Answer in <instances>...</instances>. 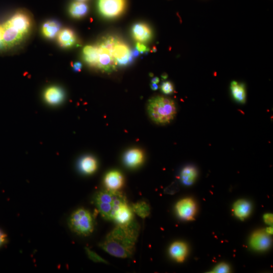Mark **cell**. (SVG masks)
Wrapping results in <instances>:
<instances>
[{"mask_svg":"<svg viewBox=\"0 0 273 273\" xmlns=\"http://www.w3.org/2000/svg\"><path fill=\"white\" fill-rule=\"evenodd\" d=\"M124 182L123 175L118 171L109 172L105 176L104 183L109 190H119L123 187Z\"/></svg>","mask_w":273,"mask_h":273,"instance_id":"13","label":"cell"},{"mask_svg":"<svg viewBox=\"0 0 273 273\" xmlns=\"http://www.w3.org/2000/svg\"><path fill=\"white\" fill-rule=\"evenodd\" d=\"M7 236L2 230H0V247L6 243Z\"/></svg>","mask_w":273,"mask_h":273,"instance_id":"29","label":"cell"},{"mask_svg":"<svg viewBox=\"0 0 273 273\" xmlns=\"http://www.w3.org/2000/svg\"><path fill=\"white\" fill-rule=\"evenodd\" d=\"M151 89L153 91H156L158 89V86L156 84L151 83L150 85Z\"/></svg>","mask_w":273,"mask_h":273,"instance_id":"36","label":"cell"},{"mask_svg":"<svg viewBox=\"0 0 273 273\" xmlns=\"http://www.w3.org/2000/svg\"><path fill=\"white\" fill-rule=\"evenodd\" d=\"M86 251L90 259L96 263H103L104 264H108V262L100 257L95 253L91 251L88 248H86Z\"/></svg>","mask_w":273,"mask_h":273,"instance_id":"26","label":"cell"},{"mask_svg":"<svg viewBox=\"0 0 273 273\" xmlns=\"http://www.w3.org/2000/svg\"><path fill=\"white\" fill-rule=\"evenodd\" d=\"M139 231L138 224L133 221L126 225H119L100 243V247L113 256L130 258L135 251Z\"/></svg>","mask_w":273,"mask_h":273,"instance_id":"1","label":"cell"},{"mask_svg":"<svg viewBox=\"0 0 273 273\" xmlns=\"http://www.w3.org/2000/svg\"><path fill=\"white\" fill-rule=\"evenodd\" d=\"M162 78L163 79H167L168 77V75L166 73H164L161 75Z\"/></svg>","mask_w":273,"mask_h":273,"instance_id":"38","label":"cell"},{"mask_svg":"<svg viewBox=\"0 0 273 273\" xmlns=\"http://www.w3.org/2000/svg\"><path fill=\"white\" fill-rule=\"evenodd\" d=\"M188 253L186 244L182 242H176L173 243L170 248L171 257L179 263L185 260Z\"/></svg>","mask_w":273,"mask_h":273,"instance_id":"17","label":"cell"},{"mask_svg":"<svg viewBox=\"0 0 273 273\" xmlns=\"http://www.w3.org/2000/svg\"><path fill=\"white\" fill-rule=\"evenodd\" d=\"M160 89L162 93L166 95H170L174 92L173 84L170 81L163 82L160 86Z\"/></svg>","mask_w":273,"mask_h":273,"instance_id":"25","label":"cell"},{"mask_svg":"<svg viewBox=\"0 0 273 273\" xmlns=\"http://www.w3.org/2000/svg\"><path fill=\"white\" fill-rule=\"evenodd\" d=\"M82 64L80 62H75L72 65V68L75 71H79L82 68Z\"/></svg>","mask_w":273,"mask_h":273,"instance_id":"32","label":"cell"},{"mask_svg":"<svg viewBox=\"0 0 273 273\" xmlns=\"http://www.w3.org/2000/svg\"><path fill=\"white\" fill-rule=\"evenodd\" d=\"M159 81H160L159 78L157 77H155L152 79L151 83L157 84L159 83Z\"/></svg>","mask_w":273,"mask_h":273,"instance_id":"35","label":"cell"},{"mask_svg":"<svg viewBox=\"0 0 273 273\" xmlns=\"http://www.w3.org/2000/svg\"><path fill=\"white\" fill-rule=\"evenodd\" d=\"M84 62L90 67L96 68L98 61V48L96 45H87L83 50Z\"/></svg>","mask_w":273,"mask_h":273,"instance_id":"18","label":"cell"},{"mask_svg":"<svg viewBox=\"0 0 273 273\" xmlns=\"http://www.w3.org/2000/svg\"><path fill=\"white\" fill-rule=\"evenodd\" d=\"M2 50V31L1 24H0V50Z\"/></svg>","mask_w":273,"mask_h":273,"instance_id":"34","label":"cell"},{"mask_svg":"<svg viewBox=\"0 0 273 273\" xmlns=\"http://www.w3.org/2000/svg\"><path fill=\"white\" fill-rule=\"evenodd\" d=\"M177 187L175 186H171L166 190V193L169 194H174L177 192Z\"/></svg>","mask_w":273,"mask_h":273,"instance_id":"31","label":"cell"},{"mask_svg":"<svg viewBox=\"0 0 273 273\" xmlns=\"http://www.w3.org/2000/svg\"><path fill=\"white\" fill-rule=\"evenodd\" d=\"M94 203L101 215L105 219L114 220L118 208L127 203L126 197L119 190L109 189L98 193L94 198Z\"/></svg>","mask_w":273,"mask_h":273,"instance_id":"4","label":"cell"},{"mask_svg":"<svg viewBox=\"0 0 273 273\" xmlns=\"http://www.w3.org/2000/svg\"><path fill=\"white\" fill-rule=\"evenodd\" d=\"M59 45L65 48H69L74 46L77 42L75 33L71 29L66 28L61 31L58 35Z\"/></svg>","mask_w":273,"mask_h":273,"instance_id":"15","label":"cell"},{"mask_svg":"<svg viewBox=\"0 0 273 273\" xmlns=\"http://www.w3.org/2000/svg\"><path fill=\"white\" fill-rule=\"evenodd\" d=\"M125 162L130 168H135L140 166L144 160L143 151L138 148L129 150L125 155Z\"/></svg>","mask_w":273,"mask_h":273,"instance_id":"12","label":"cell"},{"mask_svg":"<svg viewBox=\"0 0 273 273\" xmlns=\"http://www.w3.org/2000/svg\"><path fill=\"white\" fill-rule=\"evenodd\" d=\"M266 232L269 235L273 234V228L270 227L267 228Z\"/></svg>","mask_w":273,"mask_h":273,"instance_id":"37","label":"cell"},{"mask_svg":"<svg viewBox=\"0 0 273 273\" xmlns=\"http://www.w3.org/2000/svg\"><path fill=\"white\" fill-rule=\"evenodd\" d=\"M132 34L136 41L144 44L150 42L153 38L151 27L143 22L136 23L133 25Z\"/></svg>","mask_w":273,"mask_h":273,"instance_id":"9","label":"cell"},{"mask_svg":"<svg viewBox=\"0 0 273 273\" xmlns=\"http://www.w3.org/2000/svg\"><path fill=\"white\" fill-rule=\"evenodd\" d=\"M233 210L236 216L241 220H244L251 213V205L247 201L239 200L234 204Z\"/></svg>","mask_w":273,"mask_h":273,"instance_id":"20","label":"cell"},{"mask_svg":"<svg viewBox=\"0 0 273 273\" xmlns=\"http://www.w3.org/2000/svg\"><path fill=\"white\" fill-rule=\"evenodd\" d=\"M264 220L266 224L272 225L273 221V214L271 213H267L265 214L264 216Z\"/></svg>","mask_w":273,"mask_h":273,"instance_id":"30","label":"cell"},{"mask_svg":"<svg viewBox=\"0 0 273 273\" xmlns=\"http://www.w3.org/2000/svg\"><path fill=\"white\" fill-rule=\"evenodd\" d=\"M61 29V24L59 21L56 20H50L43 24L42 32L45 38L52 39L58 35Z\"/></svg>","mask_w":273,"mask_h":273,"instance_id":"16","label":"cell"},{"mask_svg":"<svg viewBox=\"0 0 273 273\" xmlns=\"http://www.w3.org/2000/svg\"><path fill=\"white\" fill-rule=\"evenodd\" d=\"M251 247L255 250L263 251L267 250L271 244V239L265 231H259L255 232L251 239Z\"/></svg>","mask_w":273,"mask_h":273,"instance_id":"10","label":"cell"},{"mask_svg":"<svg viewBox=\"0 0 273 273\" xmlns=\"http://www.w3.org/2000/svg\"><path fill=\"white\" fill-rule=\"evenodd\" d=\"M77 1H81V2H85L87 1V0H77Z\"/></svg>","mask_w":273,"mask_h":273,"instance_id":"39","label":"cell"},{"mask_svg":"<svg viewBox=\"0 0 273 273\" xmlns=\"http://www.w3.org/2000/svg\"><path fill=\"white\" fill-rule=\"evenodd\" d=\"M89 8L84 2L76 1L72 3L69 8L70 15L74 18L84 17L88 12Z\"/></svg>","mask_w":273,"mask_h":273,"instance_id":"21","label":"cell"},{"mask_svg":"<svg viewBox=\"0 0 273 273\" xmlns=\"http://www.w3.org/2000/svg\"><path fill=\"white\" fill-rule=\"evenodd\" d=\"M230 89L234 100L239 103L244 104L247 101V92L244 84L236 81L231 82Z\"/></svg>","mask_w":273,"mask_h":273,"instance_id":"19","label":"cell"},{"mask_svg":"<svg viewBox=\"0 0 273 273\" xmlns=\"http://www.w3.org/2000/svg\"><path fill=\"white\" fill-rule=\"evenodd\" d=\"M68 225L70 229L76 234L87 236L94 229V222L91 213L84 208H79L71 215Z\"/></svg>","mask_w":273,"mask_h":273,"instance_id":"6","label":"cell"},{"mask_svg":"<svg viewBox=\"0 0 273 273\" xmlns=\"http://www.w3.org/2000/svg\"><path fill=\"white\" fill-rule=\"evenodd\" d=\"M176 208L178 215L183 219L187 221L194 219L197 212V205L193 200H182L177 203Z\"/></svg>","mask_w":273,"mask_h":273,"instance_id":"8","label":"cell"},{"mask_svg":"<svg viewBox=\"0 0 273 273\" xmlns=\"http://www.w3.org/2000/svg\"><path fill=\"white\" fill-rule=\"evenodd\" d=\"M120 38L113 35L102 38L96 44L98 48V61L96 68L111 73L119 68L117 46Z\"/></svg>","mask_w":273,"mask_h":273,"instance_id":"3","label":"cell"},{"mask_svg":"<svg viewBox=\"0 0 273 273\" xmlns=\"http://www.w3.org/2000/svg\"><path fill=\"white\" fill-rule=\"evenodd\" d=\"M65 98L63 90L57 86H51L46 89L44 93V99L46 103L51 105L61 104Z\"/></svg>","mask_w":273,"mask_h":273,"instance_id":"11","label":"cell"},{"mask_svg":"<svg viewBox=\"0 0 273 273\" xmlns=\"http://www.w3.org/2000/svg\"><path fill=\"white\" fill-rule=\"evenodd\" d=\"M136 49L142 54L149 51V48L144 43L138 42L136 44Z\"/></svg>","mask_w":273,"mask_h":273,"instance_id":"28","label":"cell"},{"mask_svg":"<svg viewBox=\"0 0 273 273\" xmlns=\"http://www.w3.org/2000/svg\"><path fill=\"white\" fill-rule=\"evenodd\" d=\"M133 211L127 203L122 205L117 210L114 220L119 225H126L133 221Z\"/></svg>","mask_w":273,"mask_h":273,"instance_id":"14","label":"cell"},{"mask_svg":"<svg viewBox=\"0 0 273 273\" xmlns=\"http://www.w3.org/2000/svg\"><path fill=\"white\" fill-rule=\"evenodd\" d=\"M230 271V267L227 264L221 263L218 265L212 272L215 273H229Z\"/></svg>","mask_w":273,"mask_h":273,"instance_id":"27","label":"cell"},{"mask_svg":"<svg viewBox=\"0 0 273 273\" xmlns=\"http://www.w3.org/2000/svg\"><path fill=\"white\" fill-rule=\"evenodd\" d=\"M147 112L150 119L156 124L166 125L175 118L177 109L175 101L163 96L150 98L147 104Z\"/></svg>","mask_w":273,"mask_h":273,"instance_id":"2","label":"cell"},{"mask_svg":"<svg viewBox=\"0 0 273 273\" xmlns=\"http://www.w3.org/2000/svg\"><path fill=\"white\" fill-rule=\"evenodd\" d=\"M79 167L82 172L87 174H92L97 169V162L94 157L86 156L80 160Z\"/></svg>","mask_w":273,"mask_h":273,"instance_id":"23","label":"cell"},{"mask_svg":"<svg viewBox=\"0 0 273 273\" xmlns=\"http://www.w3.org/2000/svg\"><path fill=\"white\" fill-rule=\"evenodd\" d=\"M198 175V171L195 167L192 166H187L181 172V181L185 185H191L196 181Z\"/></svg>","mask_w":273,"mask_h":273,"instance_id":"22","label":"cell"},{"mask_svg":"<svg viewBox=\"0 0 273 273\" xmlns=\"http://www.w3.org/2000/svg\"><path fill=\"white\" fill-rule=\"evenodd\" d=\"M132 55L133 59L137 58L139 55V52L136 49L132 51Z\"/></svg>","mask_w":273,"mask_h":273,"instance_id":"33","label":"cell"},{"mask_svg":"<svg viewBox=\"0 0 273 273\" xmlns=\"http://www.w3.org/2000/svg\"><path fill=\"white\" fill-rule=\"evenodd\" d=\"M132 209L134 213L142 218L147 217L150 213V207L149 204L144 201L134 204Z\"/></svg>","mask_w":273,"mask_h":273,"instance_id":"24","label":"cell"},{"mask_svg":"<svg viewBox=\"0 0 273 273\" xmlns=\"http://www.w3.org/2000/svg\"><path fill=\"white\" fill-rule=\"evenodd\" d=\"M98 8L104 17L113 19L121 16L126 9V0H98Z\"/></svg>","mask_w":273,"mask_h":273,"instance_id":"7","label":"cell"},{"mask_svg":"<svg viewBox=\"0 0 273 273\" xmlns=\"http://www.w3.org/2000/svg\"><path fill=\"white\" fill-rule=\"evenodd\" d=\"M1 25L2 31V50L15 47L29 35L22 26L11 17Z\"/></svg>","mask_w":273,"mask_h":273,"instance_id":"5","label":"cell"}]
</instances>
